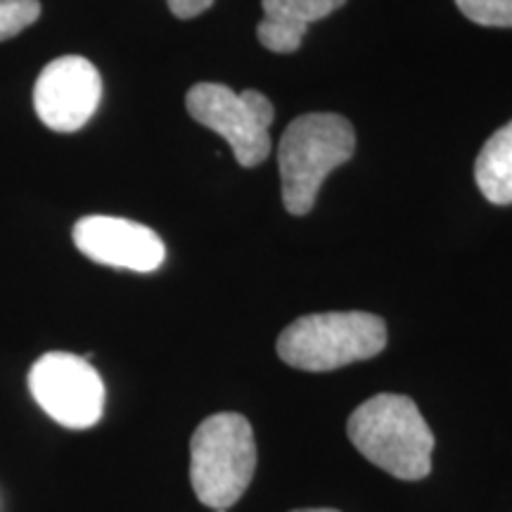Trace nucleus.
Segmentation results:
<instances>
[{"label":"nucleus","mask_w":512,"mask_h":512,"mask_svg":"<svg viewBox=\"0 0 512 512\" xmlns=\"http://www.w3.org/2000/svg\"><path fill=\"white\" fill-rule=\"evenodd\" d=\"M214 512H228V510H214Z\"/></svg>","instance_id":"obj_15"},{"label":"nucleus","mask_w":512,"mask_h":512,"mask_svg":"<svg viewBox=\"0 0 512 512\" xmlns=\"http://www.w3.org/2000/svg\"><path fill=\"white\" fill-rule=\"evenodd\" d=\"M41 17L38 0H0V41L22 34Z\"/></svg>","instance_id":"obj_12"},{"label":"nucleus","mask_w":512,"mask_h":512,"mask_svg":"<svg viewBox=\"0 0 512 512\" xmlns=\"http://www.w3.org/2000/svg\"><path fill=\"white\" fill-rule=\"evenodd\" d=\"M456 5L470 22L512 29V0H456Z\"/></svg>","instance_id":"obj_11"},{"label":"nucleus","mask_w":512,"mask_h":512,"mask_svg":"<svg viewBox=\"0 0 512 512\" xmlns=\"http://www.w3.org/2000/svg\"><path fill=\"white\" fill-rule=\"evenodd\" d=\"M169 10L174 12V17L178 19H192L200 17L202 12H207L214 0H166Z\"/></svg>","instance_id":"obj_13"},{"label":"nucleus","mask_w":512,"mask_h":512,"mask_svg":"<svg viewBox=\"0 0 512 512\" xmlns=\"http://www.w3.org/2000/svg\"><path fill=\"white\" fill-rule=\"evenodd\" d=\"M188 114L209 131L219 133L245 169L259 166L271 155L273 102L264 93L247 88L235 93L223 83H197L185 95Z\"/></svg>","instance_id":"obj_5"},{"label":"nucleus","mask_w":512,"mask_h":512,"mask_svg":"<svg viewBox=\"0 0 512 512\" xmlns=\"http://www.w3.org/2000/svg\"><path fill=\"white\" fill-rule=\"evenodd\" d=\"M356 133L349 119L330 112L297 117L278 145L283 204L294 216L309 214L318 190L337 166L354 157Z\"/></svg>","instance_id":"obj_2"},{"label":"nucleus","mask_w":512,"mask_h":512,"mask_svg":"<svg viewBox=\"0 0 512 512\" xmlns=\"http://www.w3.org/2000/svg\"><path fill=\"white\" fill-rule=\"evenodd\" d=\"M347 434L361 456L403 482H418L432 470L434 434L413 399L377 394L356 408Z\"/></svg>","instance_id":"obj_1"},{"label":"nucleus","mask_w":512,"mask_h":512,"mask_svg":"<svg viewBox=\"0 0 512 512\" xmlns=\"http://www.w3.org/2000/svg\"><path fill=\"white\" fill-rule=\"evenodd\" d=\"M292 512H339V510H332V508H304V510H292Z\"/></svg>","instance_id":"obj_14"},{"label":"nucleus","mask_w":512,"mask_h":512,"mask_svg":"<svg viewBox=\"0 0 512 512\" xmlns=\"http://www.w3.org/2000/svg\"><path fill=\"white\" fill-rule=\"evenodd\" d=\"M254 470L256 441L245 415H209L192 434L190 484L207 508H233L252 484Z\"/></svg>","instance_id":"obj_3"},{"label":"nucleus","mask_w":512,"mask_h":512,"mask_svg":"<svg viewBox=\"0 0 512 512\" xmlns=\"http://www.w3.org/2000/svg\"><path fill=\"white\" fill-rule=\"evenodd\" d=\"M347 0H261V17L256 36L271 53H297L313 22L330 17Z\"/></svg>","instance_id":"obj_9"},{"label":"nucleus","mask_w":512,"mask_h":512,"mask_svg":"<svg viewBox=\"0 0 512 512\" xmlns=\"http://www.w3.org/2000/svg\"><path fill=\"white\" fill-rule=\"evenodd\" d=\"M387 347V325L366 311L311 313L287 325L278 337V356L287 366L325 373L368 361Z\"/></svg>","instance_id":"obj_4"},{"label":"nucleus","mask_w":512,"mask_h":512,"mask_svg":"<svg viewBox=\"0 0 512 512\" xmlns=\"http://www.w3.org/2000/svg\"><path fill=\"white\" fill-rule=\"evenodd\" d=\"M29 389L38 406L69 430L98 425L105 408V384L88 358L50 351L31 366Z\"/></svg>","instance_id":"obj_6"},{"label":"nucleus","mask_w":512,"mask_h":512,"mask_svg":"<svg viewBox=\"0 0 512 512\" xmlns=\"http://www.w3.org/2000/svg\"><path fill=\"white\" fill-rule=\"evenodd\" d=\"M475 178L491 204H512V121L484 143L475 164Z\"/></svg>","instance_id":"obj_10"},{"label":"nucleus","mask_w":512,"mask_h":512,"mask_svg":"<svg viewBox=\"0 0 512 512\" xmlns=\"http://www.w3.org/2000/svg\"><path fill=\"white\" fill-rule=\"evenodd\" d=\"M74 245L95 264L136 273L157 271L166 256L155 230L119 216H83L74 226Z\"/></svg>","instance_id":"obj_8"},{"label":"nucleus","mask_w":512,"mask_h":512,"mask_svg":"<svg viewBox=\"0 0 512 512\" xmlns=\"http://www.w3.org/2000/svg\"><path fill=\"white\" fill-rule=\"evenodd\" d=\"M102 98V79L86 57H57L38 74L34 107L50 131L74 133L91 121Z\"/></svg>","instance_id":"obj_7"}]
</instances>
